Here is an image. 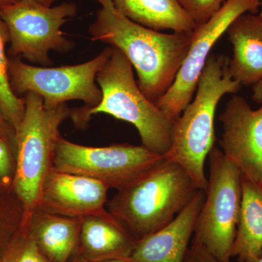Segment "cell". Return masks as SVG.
I'll return each mask as SVG.
<instances>
[{"label": "cell", "mask_w": 262, "mask_h": 262, "mask_svg": "<svg viewBox=\"0 0 262 262\" xmlns=\"http://www.w3.org/2000/svg\"><path fill=\"white\" fill-rule=\"evenodd\" d=\"M179 164L165 160L120 190L107 211L139 241L173 222L198 191Z\"/></svg>", "instance_id": "obj_4"}, {"label": "cell", "mask_w": 262, "mask_h": 262, "mask_svg": "<svg viewBox=\"0 0 262 262\" xmlns=\"http://www.w3.org/2000/svg\"><path fill=\"white\" fill-rule=\"evenodd\" d=\"M184 262H219L208 251L201 246L192 241V245L187 250Z\"/></svg>", "instance_id": "obj_23"}, {"label": "cell", "mask_w": 262, "mask_h": 262, "mask_svg": "<svg viewBox=\"0 0 262 262\" xmlns=\"http://www.w3.org/2000/svg\"><path fill=\"white\" fill-rule=\"evenodd\" d=\"M39 4L45 5V6L51 7L56 0H34Z\"/></svg>", "instance_id": "obj_25"}, {"label": "cell", "mask_w": 262, "mask_h": 262, "mask_svg": "<svg viewBox=\"0 0 262 262\" xmlns=\"http://www.w3.org/2000/svg\"><path fill=\"white\" fill-rule=\"evenodd\" d=\"M77 13V5L72 2L47 7L34 0H18L2 7L0 15L9 35L8 56L24 58L42 67H52L50 51L66 53L75 47L61 27Z\"/></svg>", "instance_id": "obj_7"}, {"label": "cell", "mask_w": 262, "mask_h": 262, "mask_svg": "<svg viewBox=\"0 0 262 262\" xmlns=\"http://www.w3.org/2000/svg\"><path fill=\"white\" fill-rule=\"evenodd\" d=\"M227 0H177L183 10L196 26L206 24Z\"/></svg>", "instance_id": "obj_22"}, {"label": "cell", "mask_w": 262, "mask_h": 262, "mask_svg": "<svg viewBox=\"0 0 262 262\" xmlns=\"http://www.w3.org/2000/svg\"><path fill=\"white\" fill-rule=\"evenodd\" d=\"M259 262H262V256H261V258H260Z\"/></svg>", "instance_id": "obj_30"}, {"label": "cell", "mask_w": 262, "mask_h": 262, "mask_svg": "<svg viewBox=\"0 0 262 262\" xmlns=\"http://www.w3.org/2000/svg\"><path fill=\"white\" fill-rule=\"evenodd\" d=\"M108 189L94 179L52 168L43 182L36 209L82 219L106 213Z\"/></svg>", "instance_id": "obj_12"}, {"label": "cell", "mask_w": 262, "mask_h": 262, "mask_svg": "<svg viewBox=\"0 0 262 262\" xmlns=\"http://www.w3.org/2000/svg\"><path fill=\"white\" fill-rule=\"evenodd\" d=\"M252 99L262 105V80L253 85Z\"/></svg>", "instance_id": "obj_24"}, {"label": "cell", "mask_w": 262, "mask_h": 262, "mask_svg": "<svg viewBox=\"0 0 262 262\" xmlns=\"http://www.w3.org/2000/svg\"><path fill=\"white\" fill-rule=\"evenodd\" d=\"M98 262H132L127 259H111L106 260V261H98Z\"/></svg>", "instance_id": "obj_27"}, {"label": "cell", "mask_w": 262, "mask_h": 262, "mask_svg": "<svg viewBox=\"0 0 262 262\" xmlns=\"http://www.w3.org/2000/svg\"><path fill=\"white\" fill-rule=\"evenodd\" d=\"M8 43H9L8 29L0 15V107L17 129L25 113V101L24 97L15 96L10 87L8 56L5 51Z\"/></svg>", "instance_id": "obj_19"}, {"label": "cell", "mask_w": 262, "mask_h": 262, "mask_svg": "<svg viewBox=\"0 0 262 262\" xmlns=\"http://www.w3.org/2000/svg\"><path fill=\"white\" fill-rule=\"evenodd\" d=\"M208 157L209 179L192 241L219 262H230L242 203V174L219 148L214 146Z\"/></svg>", "instance_id": "obj_6"}, {"label": "cell", "mask_w": 262, "mask_h": 262, "mask_svg": "<svg viewBox=\"0 0 262 262\" xmlns=\"http://www.w3.org/2000/svg\"><path fill=\"white\" fill-rule=\"evenodd\" d=\"M25 113L16 129V165L13 188L25 210V221L37 208L43 182L50 170L61 137L59 128L70 118L67 104L46 108L42 98L35 93L23 96Z\"/></svg>", "instance_id": "obj_5"}, {"label": "cell", "mask_w": 262, "mask_h": 262, "mask_svg": "<svg viewBox=\"0 0 262 262\" xmlns=\"http://www.w3.org/2000/svg\"><path fill=\"white\" fill-rule=\"evenodd\" d=\"M260 5L261 0H227L208 22L196 26L190 48L175 81L156 103L170 120L175 122L192 101L200 76L215 42L235 19L247 12L256 14Z\"/></svg>", "instance_id": "obj_10"}, {"label": "cell", "mask_w": 262, "mask_h": 262, "mask_svg": "<svg viewBox=\"0 0 262 262\" xmlns=\"http://www.w3.org/2000/svg\"><path fill=\"white\" fill-rule=\"evenodd\" d=\"M205 198L206 191L198 189L190 203L173 222L136 241L127 260L132 262H184L194 233L196 217Z\"/></svg>", "instance_id": "obj_13"}, {"label": "cell", "mask_w": 262, "mask_h": 262, "mask_svg": "<svg viewBox=\"0 0 262 262\" xmlns=\"http://www.w3.org/2000/svg\"><path fill=\"white\" fill-rule=\"evenodd\" d=\"M111 48L107 61L96 75L102 91L101 102L93 108H72L70 118L80 128L87 127L91 117L99 113L129 122L137 129L141 145L165 157L171 146L174 122L143 94L125 55Z\"/></svg>", "instance_id": "obj_2"}, {"label": "cell", "mask_w": 262, "mask_h": 262, "mask_svg": "<svg viewBox=\"0 0 262 262\" xmlns=\"http://www.w3.org/2000/svg\"><path fill=\"white\" fill-rule=\"evenodd\" d=\"M243 196L231 256L238 262H259L262 256V185L242 176Z\"/></svg>", "instance_id": "obj_17"}, {"label": "cell", "mask_w": 262, "mask_h": 262, "mask_svg": "<svg viewBox=\"0 0 262 262\" xmlns=\"http://www.w3.org/2000/svg\"><path fill=\"white\" fill-rule=\"evenodd\" d=\"M75 262H86L84 261L83 259H82L81 258H79Z\"/></svg>", "instance_id": "obj_28"}, {"label": "cell", "mask_w": 262, "mask_h": 262, "mask_svg": "<svg viewBox=\"0 0 262 262\" xmlns=\"http://www.w3.org/2000/svg\"><path fill=\"white\" fill-rule=\"evenodd\" d=\"M136 239L108 211L81 220L80 258L86 262L127 259Z\"/></svg>", "instance_id": "obj_14"}, {"label": "cell", "mask_w": 262, "mask_h": 262, "mask_svg": "<svg viewBox=\"0 0 262 262\" xmlns=\"http://www.w3.org/2000/svg\"><path fill=\"white\" fill-rule=\"evenodd\" d=\"M261 13H260L259 15H260V16H261V18H262V0H261Z\"/></svg>", "instance_id": "obj_29"}, {"label": "cell", "mask_w": 262, "mask_h": 262, "mask_svg": "<svg viewBox=\"0 0 262 262\" xmlns=\"http://www.w3.org/2000/svg\"><path fill=\"white\" fill-rule=\"evenodd\" d=\"M220 120L222 152L241 174L262 185V105L253 110L245 98H231Z\"/></svg>", "instance_id": "obj_11"}, {"label": "cell", "mask_w": 262, "mask_h": 262, "mask_svg": "<svg viewBox=\"0 0 262 262\" xmlns=\"http://www.w3.org/2000/svg\"><path fill=\"white\" fill-rule=\"evenodd\" d=\"M114 6L127 18L154 30H172L190 34L196 25L177 0H112Z\"/></svg>", "instance_id": "obj_18"}, {"label": "cell", "mask_w": 262, "mask_h": 262, "mask_svg": "<svg viewBox=\"0 0 262 262\" xmlns=\"http://www.w3.org/2000/svg\"><path fill=\"white\" fill-rule=\"evenodd\" d=\"M111 49V46L105 48L84 63L58 67L27 64L19 57H8L10 87L18 97L28 92L39 95L46 108H57L73 100L95 107L102 99L96 75L107 61Z\"/></svg>", "instance_id": "obj_8"}, {"label": "cell", "mask_w": 262, "mask_h": 262, "mask_svg": "<svg viewBox=\"0 0 262 262\" xmlns=\"http://www.w3.org/2000/svg\"><path fill=\"white\" fill-rule=\"evenodd\" d=\"M16 154V129L0 107V184L4 187H13Z\"/></svg>", "instance_id": "obj_20"}, {"label": "cell", "mask_w": 262, "mask_h": 262, "mask_svg": "<svg viewBox=\"0 0 262 262\" xmlns=\"http://www.w3.org/2000/svg\"><path fill=\"white\" fill-rule=\"evenodd\" d=\"M94 1L100 8L89 27L90 38L121 51L136 70L139 89L156 104L175 81L190 48L192 33L165 34L127 18L112 0Z\"/></svg>", "instance_id": "obj_1"}, {"label": "cell", "mask_w": 262, "mask_h": 262, "mask_svg": "<svg viewBox=\"0 0 262 262\" xmlns=\"http://www.w3.org/2000/svg\"><path fill=\"white\" fill-rule=\"evenodd\" d=\"M229 57L211 55L207 60L193 98L174 122L172 144L165 158L179 164L198 189L206 191L205 162L214 147L215 110L221 98L235 94L242 85L229 72Z\"/></svg>", "instance_id": "obj_3"}, {"label": "cell", "mask_w": 262, "mask_h": 262, "mask_svg": "<svg viewBox=\"0 0 262 262\" xmlns=\"http://www.w3.org/2000/svg\"><path fill=\"white\" fill-rule=\"evenodd\" d=\"M0 262H48L39 251L29 234L27 225H23L20 234L15 235L0 253Z\"/></svg>", "instance_id": "obj_21"}, {"label": "cell", "mask_w": 262, "mask_h": 262, "mask_svg": "<svg viewBox=\"0 0 262 262\" xmlns=\"http://www.w3.org/2000/svg\"><path fill=\"white\" fill-rule=\"evenodd\" d=\"M17 1H18V0H0V8L14 4Z\"/></svg>", "instance_id": "obj_26"}, {"label": "cell", "mask_w": 262, "mask_h": 262, "mask_svg": "<svg viewBox=\"0 0 262 262\" xmlns=\"http://www.w3.org/2000/svg\"><path fill=\"white\" fill-rule=\"evenodd\" d=\"M232 46L229 72L241 85H254L262 80V18L259 15H241L227 29Z\"/></svg>", "instance_id": "obj_15"}, {"label": "cell", "mask_w": 262, "mask_h": 262, "mask_svg": "<svg viewBox=\"0 0 262 262\" xmlns=\"http://www.w3.org/2000/svg\"><path fill=\"white\" fill-rule=\"evenodd\" d=\"M81 220L35 209L27 227L48 262H69L80 246Z\"/></svg>", "instance_id": "obj_16"}, {"label": "cell", "mask_w": 262, "mask_h": 262, "mask_svg": "<svg viewBox=\"0 0 262 262\" xmlns=\"http://www.w3.org/2000/svg\"><path fill=\"white\" fill-rule=\"evenodd\" d=\"M165 160L146 147L128 144L104 147L80 145L60 138L53 168L101 182L110 189H122Z\"/></svg>", "instance_id": "obj_9"}]
</instances>
